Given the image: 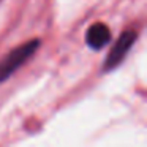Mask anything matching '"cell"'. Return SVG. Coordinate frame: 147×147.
Wrapping results in <instances>:
<instances>
[{
    "label": "cell",
    "instance_id": "obj_1",
    "mask_svg": "<svg viewBox=\"0 0 147 147\" xmlns=\"http://www.w3.org/2000/svg\"><path fill=\"white\" fill-rule=\"evenodd\" d=\"M40 46V40H30V41L24 43V45L14 48L13 51H10L0 60V84L3 82L5 79L11 76L21 65H24L38 49Z\"/></svg>",
    "mask_w": 147,
    "mask_h": 147
},
{
    "label": "cell",
    "instance_id": "obj_3",
    "mask_svg": "<svg viewBox=\"0 0 147 147\" xmlns=\"http://www.w3.org/2000/svg\"><path fill=\"white\" fill-rule=\"evenodd\" d=\"M111 40V30L106 24L96 22L87 30V45L92 49H101Z\"/></svg>",
    "mask_w": 147,
    "mask_h": 147
},
{
    "label": "cell",
    "instance_id": "obj_2",
    "mask_svg": "<svg viewBox=\"0 0 147 147\" xmlns=\"http://www.w3.org/2000/svg\"><path fill=\"white\" fill-rule=\"evenodd\" d=\"M136 38H138V33L134 32V30H127V32L122 33V35L119 36V40L115 41V45L112 46V49L109 51L108 57H106V62H105V65H103V70L109 71V70H112V68H115L117 65H120L122 62H123L125 55L130 52L131 46L134 45Z\"/></svg>",
    "mask_w": 147,
    "mask_h": 147
}]
</instances>
